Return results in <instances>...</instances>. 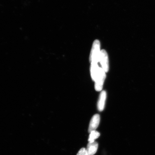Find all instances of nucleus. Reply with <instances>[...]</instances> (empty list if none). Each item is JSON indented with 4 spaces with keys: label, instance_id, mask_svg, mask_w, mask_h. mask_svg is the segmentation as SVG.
Returning a JSON list of instances; mask_svg holds the SVG:
<instances>
[{
    "label": "nucleus",
    "instance_id": "6e6552de",
    "mask_svg": "<svg viewBox=\"0 0 155 155\" xmlns=\"http://www.w3.org/2000/svg\"><path fill=\"white\" fill-rule=\"evenodd\" d=\"M100 134L97 131L94 130L91 132L88 139L89 143L94 142L95 140L98 139L100 137Z\"/></svg>",
    "mask_w": 155,
    "mask_h": 155
},
{
    "label": "nucleus",
    "instance_id": "f03ea898",
    "mask_svg": "<svg viewBox=\"0 0 155 155\" xmlns=\"http://www.w3.org/2000/svg\"><path fill=\"white\" fill-rule=\"evenodd\" d=\"M106 77V72L102 68H100L97 77L95 81V89L97 91L102 90Z\"/></svg>",
    "mask_w": 155,
    "mask_h": 155
},
{
    "label": "nucleus",
    "instance_id": "20e7f679",
    "mask_svg": "<svg viewBox=\"0 0 155 155\" xmlns=\"http://www.w3.org/2000/svg\"><path fill=\"white\" fill-rule=\"evenodd\" d=\"M100 120V116L98 114H96L93 116L89 125V133H90L93 131L96 130L99 125Z\"/></svg>",
    "mask_w": 155,
    "mask_h": 155
},
{
    "label": "nucleus",
    "instance_id": "0eeeda50",
    "mask_svg": "<svg viewBox=\"0 0 155 155\" xmlns=\"http://www.w3.org/2000/svg\"><path fill=\"white\" fill-rule=\"evenodd\" d=\"M100 68L98 67V63H91V74L93 81H95L99 72Z\"/></svg>",
    "mask_w": 155,
    "mask_h": 155
},
{
    "label": "nucleus",
    "instance_id": "1a4fd4ad",
    "mask_svg": "<svg viewBox=\"0 0 155 155\" xmlns=\"http://www.w3.org/2000/svg\"><path fill=\"white\" fill-rule=\"evenodd\" d=\"M76 155H88L86 149L84 148L81 149Z\"/></svg>",
    "mask_w": 155,
    "mask_h": 155
},
{
    "label": "nucleus",
    "instance_id": "423d86ee",
    "mask_svg": "<svg viewBox=\"0 0 155 155\" xmlns=\"http://www.w3.org/2000/svg\"><path fill=\"white\" fill-rule=\"evenodd\" d=\"M98 146V143L96 141L89 143L86 149L88 155H94L95 154L97 150Z\"/></svg>",
    "mask_w": 155,
    "mask_h": 155
},
{
    "label": "nucleus",
    "instance_id": "f257e3e1",
    "mask_svg": "<svg viewBox=\"0 0 155 155\" xmlns=\"http://www.w3.org/2000/svg\"><path fill=\"white\" fill-rule=\"evenodd\" d=\"M100 52V42L96 40L93 42L91 51L90 61L91 63H98L99 62Z\"/></svg>",
    "mask_w": 155,
    "mask_h": 155
},
{
    "label": "nucleus",
    "instance_id": "39448f33",
    "mask_svg": "<svg viewBox=\"0 0 155 155\" xmlns=\"http://www.w3.org/2000/svg\"><path fill=\"white\" fill-rule=\"evenodd\" d=\"M106 97L107 94L105 91H102L100 94L97 104L98 109L100 111H103L104 109Z\"/></svg>",
    "mask_w": 155,
    "mask_h": 155
},
{
    "label": "nucleus",
    "instance_id": "7ed1b4c3",
    "mask_svg": "<svg viewBox=\"0 0 155 155\" xmlns=\"http://www.w3.org/2000/svg\"><path fill=\"white\" fill-rule=\"evenodd\" d=\"M99 62L102 68L106 73L109 70V61L108 54L105 50H102L101 51Z\"/></svg>",
    "mask_w": 155,
    "mask_h": 155
}]
</instances>
